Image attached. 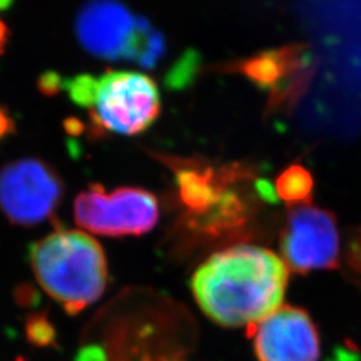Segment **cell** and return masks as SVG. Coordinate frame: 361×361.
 Segmentation results:
<instances>
[{"mask_svg":"<svg viewBox=\"0 0 361 361\" xmlns=\"http://www.w3.org/2000/svg\"><path fill=\"white\" fill-rule=\"evenodd\" d=\"M313 190L310 171L301 165H292L276 180V193L292 207L308 205Z\"/></svg>","mask_w":361,"mask_h":361,"instance_id":"cell-10","label":"cell"},{"mask_svg":"<svg viewBox=\"0 0 361 361\" xmlns=\"http://www.w3.org/2000/svg\"><path fill=\"white\" fill-rule=\"evenodd\" d=\"M78 225L102 235H140L150 232L159 217L157 198L138 188H119L111 192L91 186L74 204Z\"/></svg>","mask_w":361,"mask_h":361,"instance_id":"cell-4","label":"cell"},{"mask_svg":"<svg viewBox=\"0 0 361 361\" xmlns=\"http://www.w3.org/2000/svg\"><path fill=\"white\" fill-rule=\"evenodd\" d=\"M258 361H319L320 336L305 310L280 307L247 328Z\"/></svg>","mask_w":361,"mask_h":361,"instance_id":"cell-9","label":"cell"},{"mask_svg":"<svg viewBox=\"0 0 361 361\" xmlns=\"http://www.w3.org/2000/svg\"><path fill=\"white\" fill-rule=\"evenodd\" d=\"M28 336L37 344H49L52 340V328L46 319L35 317L28 323Z\"/></svg>","mask_w":361,"mask_h":361,"instance_id":"cell-11","label":"cell"},{"mask_svg":"<svg viewBox=\"0 0 361 361\" xmlns=\"http://www.w3.org/2000/svg\"><path fill=\"white\" fill-rule=\"evenodd\" d=\"M312 55L307 44H286L229 66L257 87L269 91V102L276 109L296 101L304 92L312 74Z\"/></svg>","mask_w":361,"mask_h":361,"instance_id":"cell-8","label":"cell"},{"mask_svg":"<svg viewBox=\"0 0 361 361\" xmlns=\"http://www.w3.org/2000/svg\"><path fill=\"white\" fill-rule=\"evenodd\" d=\"M70 98L90 109L92 122L123 135L140 134L159 116L154 80L134 71H109L101 77L79 75L67 82Z\"/></svg>","mask_w":361,"mask_h":361,"instance_id":"cell-3","label":"cell"},{"mask_svg":"<svg viewBox=\"0 0 361 361\" xmlns=\"http://www.w3.org/2000/svg\"><path fill=\"white\" fill-rule=\"evenodd\" d=\"M78 361H104V352L98 348L83 349L79 353Z\"/></svg>","mask_w":361,"mask_h":361,"instance_id":"cell-13","label":"cell"},{"mask_svg":"<svg viewBox=\"0 0 361 361\" xmlns=\"http://www.w3.org/2000/svg\"><path fill=\"white\" fill-rule=\"evenodd\" d=\"M347 262L350 271L361 279V232H355L349 238Z\"/></svg>","mask_w":361,"mask_h":361,"instance_id":"cell-12","label":"cell"},{"mask_svg":"<svg viewBox=\"0 0 361 361\" xmlns=\"http://www.w3.org/2000/svg\"><path fill=\"white\" fill-rule=\"evenodd\" d=\"M281 249L292 271L308 273L336 268L340 237L335 217L320 207H293L281 234Z\"/></svg>","mask_w":361,"mask_h":361,"instance_id":"cell-7","label":"cell"},{"mask_svg":"<svg viewBox=\"0 0 361 361\" xmlns=\"http://www.w3.org/2000/svg\"><path fill=\"white\" fill-rule=\"evenodd\" d=\"M82 46L102 59L138 62L153 28L116 0H91L78 13Z\"/></svg>","mask_w":361,"mask_h":361,"instance_id":"cell-5","label":"cell"},{"mask_svg":"<svg viewBox=\"0 0 361 361\" xmlns=\"http://www.w3.org/2000/svg\"><path fill=\"white\" fill-rule=\"evenodd\" d=\"M62 194L61 177L40 159H18L0 171V207L18 225H37L49 219Z\"/></svg>","mask_w":361,"mask_h":361,"instance_id":"cell-6","label":"cell"},{"mask_svg":"<svg viewBox=\"0 0 361 361\" xmlns=\"http://www.w3.org/2000/svg\"><path fill=\"white\" fill-rule=\"evenodd\" d=\"M11 1L13 0H0V10L7 8L11 4ZM7 38H8V30H7V27L4 26V23L0 20V54L6 47Z\"/></svg>","mask_w":361,"mask_h":361,"instance_id":"cell-14","label":"cell"},{"mask_svg":"<svg viewBox=\"0 0 361 361\" xmlns=\"http://www.w3.org/2000/svg\"><path fill=\"white\" fill-rule=\"evenodd\" d=\"M13 130V121L7 113L0 110V140Z\"/></svg>","mask_w":361,"mask_h":361,"instance_id":"cell-15","label":"cell"},{"mask_svg":"<svg viewBox=\"0 0 361 361\" xmlns=\"http://www.w3.org/2000/svg\"><path fill=\"white\" fill-rule=\"evenodd\" d=\"M31 267L40 286L70 314L95 302L107 283L104 249L86 233L49 234L32 246Z\"/></svg>","mask_w":361,"mask_h":361,"instance_id":"cell-2","label":"cell"},{"mask_svg":"<svg viewBox=\"0 0 361 361\" xmlns=\"http://www.w3.org/2000/svg\"><path fill=\"white\" fill-rule=\"evenodd\" d=\"M284 261L257 245L231 246L197 269L192 290L200 308L222 326H252L283 307Z\"/></svg>","mask_w":361,"mask_h":361,"instance_id":"cell-1","label":"cell"}]
</instances>
